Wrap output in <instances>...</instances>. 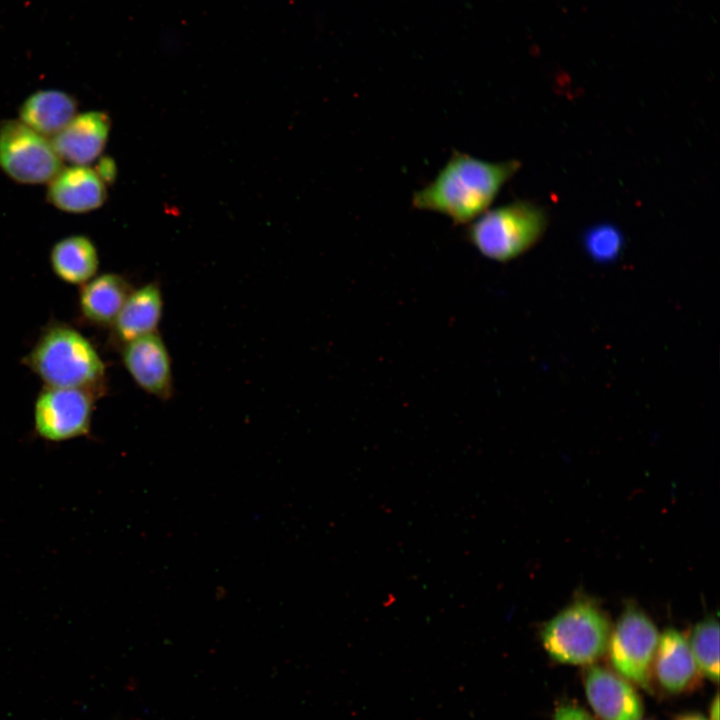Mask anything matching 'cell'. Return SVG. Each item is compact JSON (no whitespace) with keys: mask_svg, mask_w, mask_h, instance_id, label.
<instances>
[{"mask_svg":"<svg viewBox=\"0 0 720 720\" xmlns=\"http://www.w3.org/2000/svg\"><path fill=\"white\" fill-rule=\"evenodd\" d=\"M105 183L86 165H72L49 181L47 197L56 208L70 213L95 210L106 200Z\"/></svg>","mask_w":720,"mask_h":720,"instance_id":"11","label":"cell"},{"mask_svg":"<svg viewBox=\"0 0 720 720\" xmlns=\"http://www.w3.org/2000/svg\"><path fill=\"white\" fill-rule=\"evenodd\" d=\"M519 168L517 160L490 162L454 151L435 178L413 194L411 204L466 225L489 209Z\"/></svg>","mask_w":720,"mask_h":720,"instance_id":"1","label":"cell"},{"mask_svg":"<svg viewBox=\"0 0 720 720\" xmlns=\"http://www.w3.org/2000/svg\"><path fill=\"white\" fill-rule=\"evenodd\" d=\"M584 686L587 700L601 720H642L641 697L618 673L592 665L585 672Z\"/></svg>","mask_w":720,"mask_h":720,"instance_id":"9","label":"cell"},{"mask_svg":"<svg viewBox=\"0 0 720 720\" xmlns=\"http://www.w3.org/2000/svg\"><path fill=\"white\" fill-rule=\"evenodd\" d=\"M588 254L598 262H609L618 256L623 246V237L613 225L600 224L591 227L584 236Z\"/></svg>","mask_w":720,"mask_h":720,"instance_id":"18","label":"cell"},{"mask_svg":"<svg viewBox=\"0 0 720 720\" xmlns=\"http://www.w3.org/2000/svg\"><path fill=\"white\" fill-rule=\"evenodd\" d=\"M163 313V295L156 282L132 290L114 324L117 337L127 343L157 332Z\"/></svg>","mask_w":720,"mask_h":720,"instance_id":"13","label":"cell"},{"mask_svg":"<svg viewBox=\"0 0 720 720\" xmlns=\"http://www.w3.org/2000/svg\"><path fill=\"white\" fill-rule=\"evenodd\" d=\"M709 720H719V696L715 695L709 709Z\"/></svg>","mask_w":720,"mask_h":720,"instance_id":"21","label":"cell"},{"mask_svg":"<svg viewBox=\"0 0 720 720\" xmlns=\"http://www.w3.org/2000/svg\"><path fill=\"white\" fill-rule=\"evenodd\" d=\"M652 672L658 683L670 693L693 688L700 673L688 641L678 630L666 629L659 635Z\"/></svg>","mask_w":720,"mask_h":720,"instance_id":"12","label":"cell"},{"mask_svg":"<svg viewBox=\"0 0 720 720\" xmlns=\"http://www.w3.org/2000/svg\"><path fill=\"white\" fill-rule=\"evenodd\" d=\"M674 720H708L698 713H685L677 716Z\"/></svg>","mask_w":720,"mask_h":720,"instance_id":"22","label":"cell"},{"mask_svg":"<svg viewBox=\"0 0 720 720\" xmlns=\"http://www.w3.org/2000/svg\"><path fill=\"white\" fill-rule=\"evenodd\" d=\"M697 668L709 680L719 679V624L707 617L691 630L687 640Z\"/></svg>","mask_w":720,"mask_h":720,"instance_id":"17","label":"cell"},{"mask_svg":"<svg viewBox=\"0 0 720 720\" xmlns=\"http://www.w3.org/2000/svg\"><path fill=\"white\" fill-rule=\"evenodd\" d=\"M111 121L105 112L89 111L75 115L51 143L60 159L73 165H87L103 151Z\"/></svg>","mask_w":720,"mask_h":720,"instance_id":"10","label":"cell"},{"mask_svg":"<svg viewBox=\"0 0 720 720\" xmlns=\"http://www.w3.org/2000/svg\"><path fill=\"white\" fill-rule=\"evenodd\" d=\"M131 291L128 282L122 276L113 273L100 275L89 281L82 289L81 311L94 323L111 324Z\"/></svg>","mask_w":720,"mask_h":720,"instance_id":"15","label":"cell"},{"mask_svg":"<svg viewBox=\"0 0 720 720\" xmlns=\"http://www.w3.org/2000/svg\"><path fill=\"white\" fill-rule=\"evenodd\" d=\"M96 173L105 184H111L116 177V165L109 157L102 158L97 166Z\"/></svg>","mask_w":720,"mask_h":720,"instance_id":"20","label":"cell"},{"mask_svg":"<svg viewBox=\"0 0 720 720\" xmlns=\"http://www.w3.org/2000/svg\"><path fill=\"white\" fill-rule=\"evenodd\" d=\"M547 225L548 216L541 206L517 200L486 210L469 223L465 237L482 256L508 262L532 248Z\"/></svg>","mask_w":720,"mask_h":720,"instance_id":"2","label":"cell"},{"mask_svg":"<svg viewBox=\"0 0 720 720\" xmlns=\"http://www.w3.org/2000/svg\"><path fill=\"white\" fill-rule=\"evenodd\" d=\"M76 99L60 90H38L19 109L20 121L43 136H54L76 114Z\"/></svg>","mask_w":720,"mask_h":720,"instance_id":"14","label":"cell"},{"mask_svg":"<svg viewBox=\"0 0 720 720\" xmlns=\"http://www.w3.org/2000/svg\"><path fill=\"white\" fill-rule=\"evenodd\" d=\"M0 167L23 184L49 182L62 167L51 141L20 120L0 124Z\"/></svg>","mask_w":720,"mask_h":720,"instance_id":"6","label":"cell"},{"mask_svg":"<svg viewBox=\"0 0 720 720\" xmlns=\"http://www.w3.org/2000/svg\"><path fill=\"white\" fill-rule=\"evenodd\" d=\"M50 261L55 274L71 284L88 282L99 264L94 244L83 235H72L58 241L51 250Z\"/></svg>","mask_w":720,"mask_h":720,"instance_id":"16","label":"cell"},{"mask_svg":"<svg viewBox=\"0 0 720 720\" xmlns=\"http://www.w3.org/2000/svg\"><path fill=\"white\" fill-rule=\"evenodd\" d=\"M659 633L640 609L627 607L611 630L607 650L615 671L645 690H650L652 667Z\"/></svg>","mask_w":720,"mask_h":720,"instance_id":"5","label":"cell"},{"mask_svg":"<svg viewBox=\"0 0 720 720\" xmlns=\"http://www.w3.org/2000/svg\"><path fill=\"white\" fill-rule=\"evenodd\" d=\"M28 360L49 387L85 389L99 382L105 371L93 345L81 333L66 326L48 329Z\"/></svg>","mask_w":720,"mask_h":720,"instance_id":"3","label":"cell"},{"mask_svg":"<svg viewBox=\"0 0 720 720\" xmlns=\"http://www.w3.org/2000/svg\"><path fill=\"white\" fill-rule=\"evenodd\" d=\"M124 344L122 360L135 383L158 399H170L174 391L171 357L158 331Z\"/></svg>","mask_w":720,"mask_h":720,"instance_id":"8","label":"cell"},{"mask_svg":"<svg viewBox=\"0 0 720 720\" xmlns=\"http://www.w3.org/2000/svg\"><path fill=\"white\" fill-rule=\"evenodd\" d=\"M91 415L92 401L84 389L49 387L36 401L35 428L46 440H69L89 432Z\"/></svg>","mask_w":720,"mask_h":720,"instance_id":"7","label":"cell"},{"mask_svg":"<svg viewBox=\"0 0 720 720\" xmlns=\"http://www.w3.org/2000/svg\"><path fill=\"white\" fill-rule=\"evenodd\" d=\"M611 625L605 613L589 601L561 610L542 628L540 637L550 657L560 663L586 665L607 650Z\"/></svg>","mask_w":720,"mask_h":720,"instance_id":"4","label":"cell"},{"mask_svg":"<svg viewBox=\"0 0 720 720\" xmlns=\"http://www.w3.org/2000/svg\"><path fill=\"white\" fill-rule=\"evenodd\" d=\"M553 720H594V718L581 707L568 704L557 708Z\"/></svg>","mask_w":720,"mask_h":720,"instance_id":"19","label":"cell"}]
</instances>
